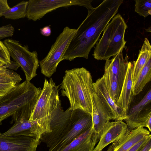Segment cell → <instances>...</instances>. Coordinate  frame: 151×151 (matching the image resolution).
<instances>
[{
	"label": "cell",
	"mask_w": 151,
	"mask_h": 151,
	"mask_svg": "<svg viewBox=\"0 0 151 151\" xmlns=\"http://www.w3.org/2000/svg\"></svg>",
	"instance_id": "cell-37"
},
{
	"label": "cell",
	"mask_w": 151,
	"mask_h": 151,
	"mask_svg": "<svg viewBox=\"0 0 151 151\" xmlns=\"http://www.w3.org/2000/svg\"><path fill=\"white\" fill-rule=\"evenodd\" d=\"M151 80V58H150L141 70L135 82L132 85V89L134 96L139 94Z\"/></svg>",
	"instance_id": "cell-21"
},
{
	"label": "cell",
	"mask_w": 151,
	"mask_h": 151,
	"mask_svg": "<svg viewBox=\"0 0 151 151\" xmlns=\"http://www.w3.org/2000/svg\"><path fill=\"white\" fill-rule=\"evenodd\" d=\"M151 138L150 134L146 138L136 144L127 151H139L143 146L151 139Z\"/></svg>",
	"instance_id": "cell-28"
},
{
	"label": "cell",
	"mask_w": 151,
	"mask_h": 151,
	"mask_svg": "<svg viewBox=\"0 0 151 151\" xmlns=\"http://www.w3.org/2000/svg\"><path fill=\"white\" fill-rule=\"evenodd\" d=\"M3 42L7 48L10 57L17 63L24 72L26 80L30 81L37 75L39 62L37 51H29L27 45L22 46L19 41L6 39Z\"/></svg>",
	"instance_id": "cell-9"
},
{
	"label": "cell",
	"mask_w": 151,
	"mask_h": 151,
	"mask_svg": "<svg viewBox=\"0 0 151 151\" xmlns=\"http://www.w3.org/2000/svg\"><path fill=\"white\" fill-rule=\"evenodd\" d=\"M127 26L119 14L116 15L103 31L93 55L98 60H106L126 48L125 33Z\"/></svg>",
	"instance_id": "cell-5"
},
{
	"label": "cell",
	"mask_w": 151,
	"mask_h": 151,
	"mask_svg": "<svg viewBox=\"0 0 151 151\" xmlns=\"http://www.w3.org/2000/svg\"><path fill=\"white\" fill-rule=\"evenodd\" d=\"M128 130L127 124L122 121L107 122L93 151H102L105 147L118 139Z\"/></svg>",
	"instance_id": "cell-14"
},
{
	"label": "cell",
	"mask_w": 151,
	"mask_h": 151,
	"mask_svg": "<svg viewBox=\"0 0 151 151\" xmlns=\"http://www.w3.org/2000/svg\"><path fill=\"white\" fill-rule=\"evenodd\" d=\"M40 32L43 36H49L50 35L51 33V28L49 26H45L40 29Z\"/></svg>",
	"instance_id": "cell-30"
},
{
	"label": "cell",
	"mask_w": 151,
	"mask_h": 151,
	"mask_svg": "<svg viewBox=\"0 0 151 151\" xmlns=\"http://www.w3.org/2000/svg\"><path fill=\"white\" fill-rule=\"evenodd\" d=\"M58 87L52 78L49 81L45 78L41 93L29 119L36 122L44 134L51 132L49 126L50 115L60 101Z\"/></svg>",
	"instance_id": "cell-6"
},
{
	"label": "cell",
	"mask_w": 151,
	"mask_h": 151,
	"mask_svg": "<svg viewBox=\"0 0 151 151\" xmlns=\"http://www.w3.org/2000/svg\"><path fill=\"white\" fill-rule=\"evenodd\" d=\"M120 50L111 59L106 60L102 77L110 96L116 103L120 94L127 70L129 57L124 58Z\"/></svg>",
	"instance_id": "cell-7"
},
{
	"label": "cell",
	"mask_w": 151,
	"mask_h": 151,
	"mask_svg": "<svg viewBox=\"0 0 151 151\" xmlns=\"http://www.w3.org/2000/svg\"><path fill=\"white\" fill-rule=\"evenodd\" d=\"M100 136L94 131L92 127L60 151H93Z\"/></svg>",
	"instance_id": "cell-16"
},
{
	"label": "cell",
	"mask_w": 151,
	"mask_h": 151,
	"mask_svg": "<svg viewBox=\"0 0 151 151\" xmlns=\"http://www.w3.org/2000/svg\"><path fill=\"white\" fill-rule=\"evenodd\" d=\"M93 83L90 73L84 67L65 71L61 84V93L68 99L70 109H80L91 115Z\"/></svg>",
	"instance_id": "cell-3"
},
{
	"label": "cell",
	"mask_w": 151,
	"mask_h": 151,
	"mask_svg": "<svg viewBox=\"0 0 151 151\" xmlns=\"http://www.w3.org/2000/svg\"><path fill=\"white\" fill-rule=\"evenodd\" d=\"M151 102L150 89L138 104L129 109L127 118L124 120L128 130L146 127L150 132L151 131Z\"/></svg>",
	"instance_id": "cell-11"
},
{
	"label": "cell",
	"mask_w": 151,
	"mask_h": 151,
	"mask_svg": "<svg viewBox=\"0 0 151 151\" xmlns=\"http://www.w3.org/2000/svg\"><path fill=\"white\" fill-rule=\"evenodd\" d=\"M22 80L20 76L13 70L7 69L4 72L0 73V84L16 83Z\"/></svg>",
	"instance_id": "cell-24"
},
{
	"label": "cell",
	"mask_w": 151,
	"mask_h": 151,
	"mask_svg": "<svg viewBox=\"0 0 151 151\" xmlns=\"http://www.w3.org/2000/svg\"><path fill=\"white\" fill-rule=\"evenodd\" d=\"M151 148V139L149 140L141 148L139 151H149Z\"/></svg>",
	"instance_id": "cell-32"
},
{
	"label": "cell",
	"mask_w": 151,
	"mask_h": 151,
	"mask_svg": "<svg viewBox=\"0 0 151 151\" xmlns=\"http://www.w3.org/2000/svg\"><path fill=\"white\" fill-rule=\"evenodd\" d=\"M44 134L36 122L21 119L15 122L12 127L2 134L5 136H28L40 139Z\"/></svg>",
	"instance_id": "cell-17"
},
{
	"label": "cell",
	"mask_w": 151,
	"mask_h": 151,
	"mask_svg": "<svg viewBox=\"0 0 151 151\" xmlns=\"http://www.w3.org/2000/svg\"><path fill=\"white\" fill-rule=\"evenodd\" d=\"M41 91L40 88L25 80L0 96V125L10 116L11 124L21 119L29 120Z\"/></svg>",
	"instance_id": "cell-2"
},
{
	"label": "cell",
	"mask_w": 151,
	"mask_h": 151,
	"mask_svg": "<svg viewBox=\"0 0 151 151\" xmlns=\"http://www.w3.org/2000/svg\"><path fill=\"white\" fill-rule=\"evenodd\" d=\"M93 0H29L27 7L26 17L30 20H39L46 14L58 8L72 6L86 7L88 10L93 8Z\"/></svg>",
	"instance_id": "cell-10"
},
{
	"label": "cell",
	"mask_w": 151,
	"mask_h": 151,
	"mask_svg": "<svg viewBox=\"0 0 151 151\" xmlns=\"http://www.w3.org/2000/svg\"><path fill=\"white\" fill-rule=\"evenodd\" d=\"M14 32V28L11 24L1 27H0V39L12 37Z\"/></svg>",
	"instance_id": "cell-26"
},
{
	"label": "cell",
	"mask_w": 151,
	"mask_h": 151,
	"mask_svg": "<svg viewBox=\"0 0 151 151\" xmlns=\"http://www.w3.org/2000/svg\"><path fill=\"white\" fill-rule=\"evenodd\" d=\"M5 64L3 62L0 60V66H3Z\"/></svg>",
	"instance_id": "cell-34"
},
{
	"label": "cell",
	"mask_w": 151,
	"mask_h": 151,
	"mask_svg": "<svg viewBox=\"0 0 151 151\" xmlns=\"http://www.w3.org/2000/svg\"><path fill=\"white\" fill-rule=\"evenodd\" d=\"M17 83H12L0 84V96H2L13 88Z\"/></svg>",
	"instance_id": "cell-27"
},
{
	"label": "cell",
	"mask_w": 151,
	"mask_h": 151,
	"mask_svg": "<svg viewBox=\"0 0 151 151\" xmlns=\"http://www.w3.org/2000/svg\"><path fill=\"white\" fill-rule=\"evenodd\" d=\"M94 92L107 110L111 120L122 121L125 118L122 110L118 107L110 96L104 84L103 78L93 83Z\"/></svg>",
	"instance_id": "cell-13"
},
{
	"label": "cell",
	"mask_w": 151,
	"mask_h": 151,
	"mask_svg": "<svg viewBox=\"0 0 151 151\" xmlns=\"http://www.w3.org/2000/svg\"><path fill=\"white\" fill-rule=\"evenodd\" d=\"M150 28H151V27H150V28H148L147 29H148V30H146L147 31L150 32H151V31H150V30H149V29H151Z\"/></svg>",
	"instance_id": "cell-35"
},
{
	"label": "cell",
	"mask_w": 151,
	"mask_h": 151,
	"mask_svg": "<svg viewBox=\"0 0 151 151\" xmlns=\"http://www.w3.org/2000/svg\"><path fill=\"white\" fill-rule=\"evenodd\" d=\"M40 140L28 136H5L0 132V151H36Z\"/></svg>",
	"instance_id": "cell-12"
},
{
	"label": "cell",
	"mask_w": 151,
	"mask_h": 151,
	"mask_svg": "<svg viewBox=\"0 0 151 151\" xmlns=\"http://www.w3.org/2000/svg\"><path fill=\"white\" fill-rule=\"evenodd\" d=\"M10 8L6 0H0V17L3 16V14Z\"/></svg>",
	"instance_id": "cell-29"
},
{
	"label": "cell",
	"mask_w": 151,
	"mask_h": 151,
	"mask_svg": "<svg viewBox=\"0 0 151 151\" xmlns=\"http://www.w3.org/2000/svg\"><path fill=\"white\" fill-rule=\"evenodd\" d=\"M151 58V46L148 40L145 39L144 43L135 61L133 62L132 72V85L141 70L149 60Z\"/></svg>",
	"instance_id": "cell-20"
},
{
	"label": "cell",
	"mask_w": 151,
	"mask_h": 151,
	"mask_svg": "<svg viewBox=\"0 0 151 151\" xmlns=\"http://www.w3.org/2000/svg\"><path fill=\"white\" fill-rule=\"evenodd\" d=\"M150 132L143 127L128 130L108 147L107 151H127L134 145L150 134Z\"/></svg>",
	"instance_id": "cell-15"
},
{
	"label": "cell",
	"mask_w": 151,
	"mask_h": 151,
	"mask_svg": "<svg viewBox=\"0 0 151 151\" xmlns=\"http://www.w3.org/2000/svg\"><path fill=\"white\" fill-rule=\"evenodd\" d=\"M28 1H23L6 11L3 16L6 19H17L26 17Z\"/></svg>",
	"instance_id": "cell-22"
},
{
	"label": "cell",
	"mask_w": 151,
	"mask_h": 151,
	"mask_svg": "<svg viewBox=\"0 0 151 151\" xmlns=\"http://www.w3.org/2000/svg\"><path fill=\"white\" fill-rule=\"evenodd\" d=\"M6 69L5 65L3 66H0V71L6 70Z\"/></svg>",
	"instance_id": "cell-33"
},
{
	"label": "cell",
	"mask_w": 151,
	"mask_h": 151,
	"mask_svg": "<svg viewBox=\"0 0 151 151\" xmlns=\"http://www.w3.org/2000/svg\"><path fill=\"white\" fill-rule=\"evenodd\" d=\"M6 70H3V71H0V73H4V72H5L6 71Z\"/></svg>",
	"instance_id": "cell-36"
},
{
	"label": "cell",
	"mask_w": 151,
	"mask_h": 151,
	"mask_svg": "<svg viewBox=\"0 0 151 151\" xmlns=\"http://www.w3.org/2000/svg\"><path fill=\"white\" fill-rule=\"evenodd\" d=\"M135 1V12L145 18L151 14V0H136Z\"/></svg>",
	"instance_id": "cell-23"
},
{
	"label": "cell",
	"mask_w": 151,
	"mask_h": 151,
	"mask_svg": "<svg viewBox=\"0 0 151 151\" xmlns=\"http://www.w3.org/2000/svg\"><path fill=\"white\" fill-rule=\"evenodd\" d=\"M133 66V63L129 62L126 76L120 94L116 103V105L122 110L123 115L125 119L127 118V114L134 96L132 89Z\"/></svg>",
	"instance_id": "cell-18"
},
{
	"label": "cell",
	"mask_w": 151,
	"mask_h": 151,
	"mask_svg": "<svg viewBox=\"0 0 151 151\" xmlns=\"http://www.w3.org/2000/svg\"><path fill=\"white\" fill-rule=\"evenodd\" d=\"M92 101L93 128L96 133L101 135L105 124L111 119L107 110L94 91Z\"/></svg>",
	"instance_id": "cell-19"
},
{
	"label": "cell",
	"mask_w": 151,
	"mask_h": 151,
	"mask_svg": "<svg viewBox=\"0 0 151 151\" xmlns=\"http://www.w3.org/2000/svg\"><path fill=\"white\" fill-rule=\"evenodd\" d=\"M123 2V0H105L88 10L86 17L76 29L63 60L71 61L81 57L88 59L91 49Z\"/></svg>",
	"instance_id": "cell-1"
},
{
	"label": "cell",
	"mask_w": 151,
	"mask_h": 151,
	"mask_svg": "<svg viewBox=\"0 0 151 151\" xmlns=\"http://www.w3.org/2000/svg\"><path fill=\"white\" fill-rule=\"evenodd\" d=\"M67 26L56 38L45 57L39 62L41 73L50 78L56 71L59 63L63 60L65 52L76 31Z\"/></svg>",
	"instance_id": "cell-8"
},
{
	"label": "cell",
	"mask_w": 151,
	"mask_h": 151,
	"mask_svg": "<svg viewBox=\"0 0 151 151\" xmlns=\"http://www.w3.org/2000/svg\"><path fill=\"white\" fill-rule=\"evenodd\" d=\"M0 60L5 65L10 63V56L7 48L3 42L0 40Z\"/></svg>",
	"instance_id": "cell-25"
},
{
	"label": "cell",
	"mask_w": 151,
	"mask_h": 151,
	"mask_svg": "<svg viewBox=\"0 0 151 151\" xmlns=\"http://www.w3.org/2000/svg\"><path fill=\"white\" fill-rule=\"evenodd\" d=\"M92 126L91 114L81 109H75L68 120L56 129L43 134L40 139L46 144L48 151H60Z\"/></svg>",
	"instance_id": "cell-4"
},
{
	"label": "cell",
	"mask_w": 151,
	"mask_h": 151,
	"mask_svg": "<svg viewBox=\"0 0 151 151\" xmlns=\"http://www.w3.org/2000/svg\"><path fill=\"white\" fill-rule=\"evenodd\" d=\"M6 68L7 69H12L17 70L20 66L19 64L15 61H11L10 63L8 65H5Z\"/></svg>",
	"instance_id": "cell-31"
}]
</instances>
